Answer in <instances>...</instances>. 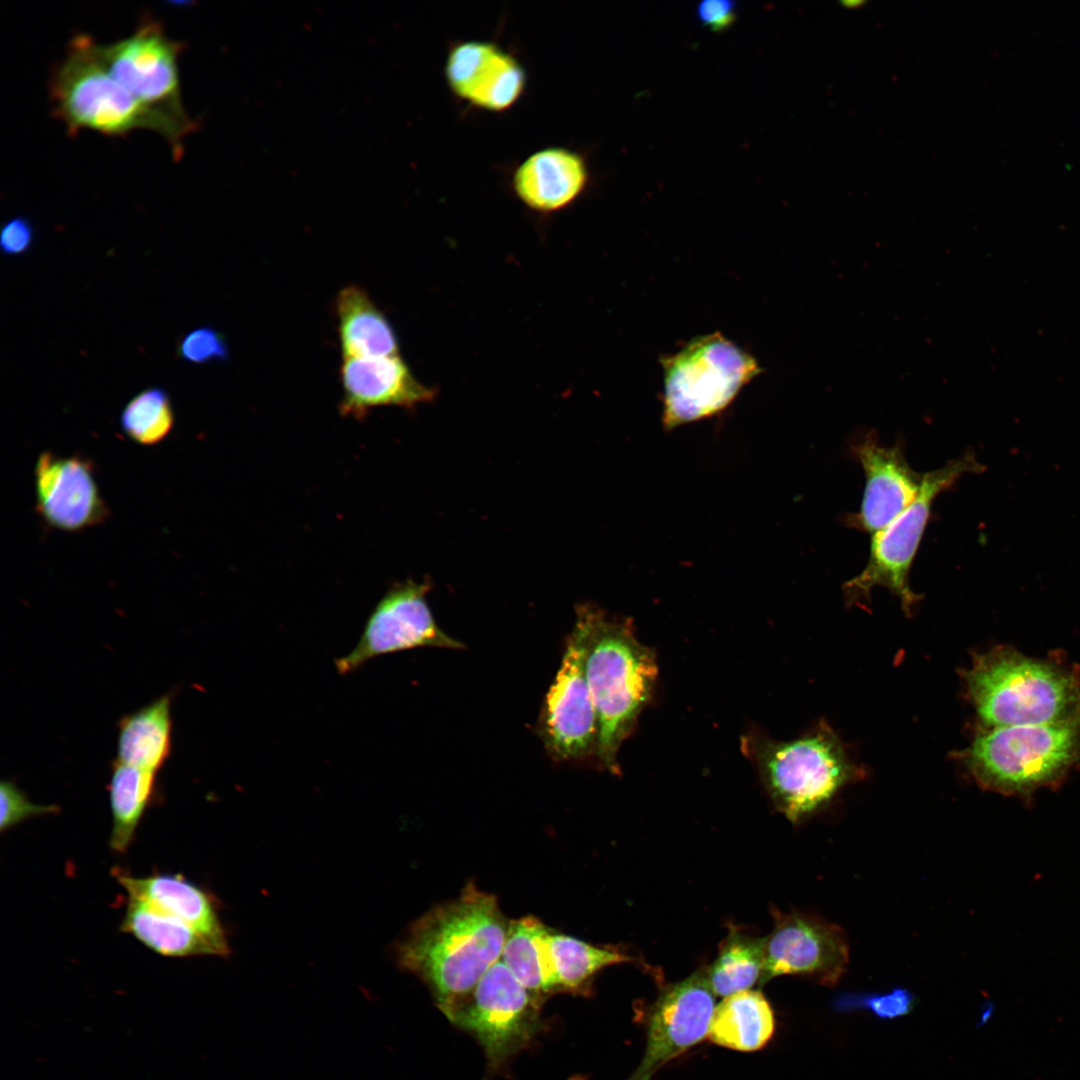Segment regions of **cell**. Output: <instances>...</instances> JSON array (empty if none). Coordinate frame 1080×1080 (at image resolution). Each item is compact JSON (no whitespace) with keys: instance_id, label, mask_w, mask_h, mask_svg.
Returning a JSON list of instances; mask_svg holds the SVG:
<instances>
[{"instance_id":"21","label":"cell","mask_w":1080,"mask_h":1080,"mask_svg":"<svg viewBox=\"0 0 1080 1080\" xmlns=\"http://www.w3.org/2000/svg\"><path fill=\"white\" fill-rule=\"evenodd\" d=\"M338 334L343 358L399 355L394 329L362 287L342 288L335 299Z\"/></svg>"},{"instance_id":"12","label":"cell","mask_w":1080,"mask_h":1080,"mask_svg":"<svg viewBox=\"0 0 1080 1080\" xmlns=\"http://www.w3.org/2000/svg\"><path fill=\"white\" fill-rule=\"evenodd\" d=\"M429 590L427 582L393 585L369 615L353 650L335 659L337 672L346 675L375 657L418 647L463 649L436 623L426 601Z\"/></svg>"},{"instance_id":"30","label":"cell","mask_w":1080,"mask_h":1080,"mask_svg":"<svg viewBox=\"0 0 1080 1080\" xmlns=\"http://www.w3.org/2000/svg\"><path fill=\"white\" fill-rule=\"evenodd\" d=\"M177 355L187 363L204 365L215 361H227L230 351L220 331L210 326H203L189 331L180 339Z\"/></svg>"},{"instance_id":"1","label":"cell","mask_w":1080,"mask_h":1080,"mask_svg":"<svg viewBox=\"0 0 1080 1080\" xmlns=\"http://www.w3.org/2000/svg\"><path fill=\"white\" fill-rule=\"evenodd\" d=\"M509 922L495 896L469 883L416 920L397 948L402 967L430 988L440 1009L465 996L502 953Z\"/></svg>"},{"instance_id":"17","label":"cell","mask_w":1080,"mask_h":1080,"mask_svg":"<svg viewBox=\"0 0 1080 1080\" xmlns=\"http://www.w3.org/2000/svg\"><path fill=\"white\" fill-rule=\"evenodd\" d=\"M445 74L455 95L490 111H503L522 94L526 75L520 63L491 42L467 41L448 54Z\"/></svg>"},{"instance_id":"3","label":"cell","mask_w":1080,"mask_h":1080,"mask_svg":"<svg viewBox=\"0 0 1080 1080\" xmlns=\"http://www.w3.org/2000/svg\"><path fill=\"white\" fill-rule=\"evenodd\" d=\"M970 699L992 727L1078 720L1080 691L1059 667L1001 649L979 655L965 672Z\"/></svg>"},{"instance_id":"25","label":"cell","mask_w":1080,"mask_h":1080,"mask_svg":"<svg viewBox=\"0 0 1080 1080\" xmlns=\"http://www.w3.org/2000/svg\"><path fill=\"white\" fill-rule=\"evenodd\" d=\"M120 930L163 956L217 955L189 924L139 899L129 897Z\"/></svg>"},{"instance_id":"10","label":"cell","mask_w":1080,"mask_h":1080,"mask_svg":"<svg viewBox=\"0 0 1080 1080\" xmlns=\"http://www.w3.org/2000/svg\"><path fill=\"white\" fill-rule=\"evenodd\" d=\"M542 1000L499 959L472 990L441 1011L478 1040L489 1065L497 1068L536 1035Z\"/></svg>"},{"instance_id":"23","label":"cell","mask_w":1080,"mask_h":1080,"mask_svg":"<svg viewBox=\"0 0 1080 1080\" xmlns=\"http://www.w3.org/2000/svg\"><path fill=\"white\" fill-rule=\"evenodd\" d=\"M773 1010L757 990L734 993L716 1005L708 1039L716 1045L751 1052L764 1047L774 1034Z\"/></svg>"},{"instance_id":"11","label":"cell","mask_w":1080,"mask_h":1080,"mask_svg":"<svg viewBox=\"0 0 1080 1080\" xmlns=\"http://www.w3.org/2000/svg\"><path fill=\"white\" fill-rule=\"evenodd\" d=\"M589 623L583 604L565 641L560 667L543 702L537 732L555 761L596 754L598 728L587 677Z\"/></svg>"},{"instance_id":"18","label":"cell","mask_w":1080,"mask_h":1080,"mask_svg":"<svg viewBox=\"0 0 1080 1080\" xmlns=\"http://www.w3.org/2000/svg\"><path fill=\"white\" fill-rule=\"evenodd\" d=\"M343 416L362 418L379 406L413 408L433 399V389L420 383L399 355L343 358L340 370Z\"/></svg>"},{"instance_id":"22","label":"cell","mask_w":1080,"mask_h":1080,"mask_svg":"<svg viewBox=\"0 0 1080 1080\" xmlns=\"http://www.w3.org/2000/svg\"><path fill=\"white\" fill-rule=\"evenodd\" d=\"M172 698L167 693L119 719L118 760L156 773L165 765L172 752Z\"/></svg>"},{"instance_id":"35","label":"cell","mask_w":1080,"mask_h":1080,"mask_svg":"<svg viewBox=\"0 0 1080 1080\" xmlns=\"http://www.w3.org/2000/svg\"><path fill=\"white\" fill-rule=\"evenodd\" d=\"M650 1078L651 1076L649 1075L634 1073L633 1076L628 1080H650Z\"/></svg>"},{"instance_id":"2","label":"cell","mask_w":1080,"mask_h":1080,"mask_svg":"<svg viewBox=\"0 0 1080 1080\" xmlns=\"http://www.w3.org/2000/svg\"><path fill=\"white\" fill-rule=\"evenodd\" d=\"M583 606L589 623L586 677L597 719L596 755L616 773L619 748L653 690L656 657L637 640L628 621Z\"/></svg>"},{"instance_id":"28","label":"cell","mask_w":1080,"mask_h":1080,"mask_svg":"<svg viewBox=\"0 0 1080 1080\" xmlns=\"http://www.w3.org/2000/svg\"><path fill=\"white\" fill-rule=\"evenodd\" d=\"M762 970L763 938L732 927L706 974L714 994L727 997L760 984Z\"/></svg>"},{"instance_id":"14","label":"cell","mask_w":1080,"mask_h":1080,"mask_svg":"<svg viewBox=\"0 0 1080 1080\" xmlns=\"http://www.w3.org/2000/svg\"><path fill=\"white\" fill-rule=\"evenodd\" d=\"M715 996L706 969L665 986L647 1009L645 1053L635 1073L651 1076L708 1038Z\"/></svg>"},{"instance_id":"20","label":"cell","mask_w":1080,"mask_h":1080,"mask_svg":"<svg viewBox=\"0 0 1080 1080\" xmlns=\"http://www.w3.org/2000/svg\"><path fill=\"white\" fill-rule=\"evenodd\" d=\"M587 180V167L579 154L553 147L532 154L517 168L513 188L530 208L550 212L574 201Z\"/></svg>"},{"instance_id":"34","label":"cell","mask_w":1080,"mask_h":1080,"mask_svg":"<svg viewBox=\"0 0 1080 1080\" xmlns=\"http://www.w3.org/2000/svg\"><path fill=\"white\" fill-rule=\"evenodd\" d=\"M702 24L712 31L728 28L736 19V3L729 0H705L697 7Z\"/></svg>"},{"instance_id":"5","label":"cell","mask_w":1080,"mask_h":1080,"mask_svg":"<svg viewBox=\"0 0 1080 1080\" xmlns=\"http://www.w3.org/2000/svg\"><path fill=\"white\" fill-rule=\"evenodd\" d=\"M1079 720L992 727L963 753L975 780L987 789L1028 792L1070 767L1079 752Z\"/></svg>"},{"instance_id":"32","label":"cell","mask_w":1080,"mask_h":1080,"mask_svg":"<svg viewBox=\"0 0 1080 1080\" xmlns=\"http://www.w3.org/2000/svg\"><path fill=\"white\" fill-rule=\"evenodd\" d=\"M58 810L56 805H39L28 799L26 794L10 780L0 782V831L18 825L19 823L40 815L54 814Z\"/></svg>"},{"instance_id":"26","label":"cell","mask_w":1080,"mask_h":1080,"mask_svg":"<svg viewBox=\"0 0 1080 1080\" xmlns=\"http://www.w3.org/2000/svg\"><path fill=\"white\" fill-rule=\"evenodd\" d=\"M156 774L117 758L112 762L108 785L112 812L109 844L114 852L125 853L131 845L145 811L155 799Z\"/></svg>"},{"instance_id":"33","label":"cell","mask_w":1080,"mask_h":1080,"mask_svg":"<svg viewBox=\"0 0 1080 1080\" xmlns=\"http://www.w3.org/2000/svg\"><path fill=\"white\" fill-rule=\"evenodd\" d=\"M34 238L32 222L25 216H15L7 220L1 228V252L9 257L21 256L31 249Z\"/></svg>"},{"instance_id":"8","label":"cell","mask_w":1080,"mask_h":1080,"mask_svg":"<svg viewBox=\"0 0 1080 1080\" xmlns=\"http://www.w3.org/2000/svg\"><path fill=\"white\" fill-rule=\"evenodd\" d=\"M973 453L953 459L923 475L916 499L883 530L872 535L870 555L864 569L843 586L846 600L858 602L882 586L910 613L920 596L909 585L912 562L928 524L934 500L950 489L964 474L982 471Z\"/></svg>"},{"instance_id":"6","label":"cell","mask_w":1080,"mask_h":1080,"mask_svg":"<svg viewBox=\"0 0 1080 1080\" xmlns=\"http://www.w3.org/2000/svg\"><path fill=\"white\" fill-rule=\"evenodd\" d=\"M661 363L666 430L722 411L761 372L753 356L719 332L694 338Z\"/></svg>"},{"instance_id":"9","label":"cell","mask_w":1080,"mask_h":1080,"mask_svg":"<svg viewBox=\"0 0 1080 1080\" xmlns=\"http://www.w3.org/2000/svg\"><path fill=\"white\" fill-rule=\"evenodd\" d=\"M183 43L170 39L162 26L144 20L129 37L95 42V51L109 73L146 109L163 119L179 145L197 127L181 99L178 58Z\"/></svg>"},{"instance_id":"13","label":"cell","mask_w":1080,"mask_h":1080,"mask_svg":"<svg viewBox=\"0 0 1080 1080\" xmlns=\"http://www.w3.org/2000/svg\"><path fill=\"white\" fill-rule=\"evenodd\" d=\"M774 927L763 938V970L759 985L782 975L814 978L834 986L846 971L849 944L839 926L817 916L775 910Z\"/></svg>"},{"instance_id":"24","label":"cell","mask_w":1080,"mask_h":1080,"mask_svg":"<svg viewBox=\"0 0 1080 1080\" xmlns=\"http://www.w3.org/2000/svg\"><path fill=\"white\" fill-rule=\"evenodd\" d=\"M551 931L533 916L509 922L500 957L525 988L543 999L560 992L549 950Z\"/></svg>"},{"instance_id":"16","label":"cell","mask_w":1080,"mask_h":1080,"mask_svg":"<svg viewBox=\"0 0 1080 1080\" xmlns=\"http://www.w3.org/2000/svg\"><path fill=\"white\" fill-rule=\"evenodd\" d=\"M851 450L863 468L865 487L859 510L848 523L873 535L916 499L924 474L910 467L900 446H885L872 432L856 440Z\"/></svg>"},{"instance_id":"31","label":"cell","mask_w":1080,"mask_h":1080,"mask_svg":"<svg viewBox=\"0 0 1080 1080\" xmlns=\"http://www.w3.org/2000/svg\"><path fill=\"white\" fill-rule=\"evenodd\" d=\"M914 995L901 988L886 994H846L839 996L836 1007L840 1010L868 1009L881 1018H895L908 1014L914 1007Z\"/></svg>"},{"instance_id":"29","label":"cell","mask_w":1080,"mask_h":1080,"mask_svg":"<svg viewBox=\"0 0 1080 1080\" xmlns=\"http://www.w3.org/2000/svg\"><path fill=\"white\" fill-rule=\"evenodd\" d=\"M175 421L168 392L149 387L137 393L123 408L120 426L123 433L140 445H155L171 432Z\"/></svg>"},{"instance_id":"27","label":"cell","mask_w":1080,"mask_h":1080,"mask_svg":"<svg viewBox=\"0 0 1080 1080\" xmlns=\"http://www.w3.org/2000/svg\"><path fill=\"white\" fill-rule=\"evenodd\" d=\"M549 950L560 992L575 994L590 992L592 979L602 969L635 961L616 947L596 946L553 930Z\"/></svg>"},{"instance_id":"15","label":"cell","mask_w":1080,"mask_h":1080,"mask_svg":"<svg viewBox=\"0 0 1080 1080\" xmlns=\"http://www.w3.org/2000/svg\"><path fill=\"white\" fill-rule=\"evenodd\" d=\"M36 510L48 526L76 532L99 525L109 511L92 463L43 451L34 467Z\"/></svg>"},{"instance_id":"7","label":"cell","mask_w":1080,"mask_h":1080,"mask_svg":"<svg viewBox=\"0 0 1080 1080\" xmlns=\"http://www.w3.org/2000/svg\"><path fill=\"white\" fill-rule=\"evenodd\" d=\"M760 772L776 808L797 823L824 808L862 773L825 725L790 742H767L757 752Z\"/></svg>"},{"instance_id":"19","label":"cell","mask_w":1080,"mask_h":1080,"mask_svg":"<svg viewBox=\"0 0 1080 1080\" xmlns=\"http://www.w3.org/2000/svg\"><path fill=\"white\" fill-rule=\"evenodd\" d=\"M116 879L129 897L144 901L197 930L209 941L217 956L230 953L215 900L204 889L179 874L133 877L119 872Z\"/></svg>"},{"instance_id":"4","label":"cell","mask_w":1080,"mask_h":1080,"mask_svg":"<svg viewBox=\"0 0 1080 1080\" xmlns=\"http://www.w3.org/2000/svg\"><path fill=\"white\" fill-rule=\"evenodd\" d=\"M95 40L80 34L52 72L49 90L53 113L70 135L94 130L123 136L137 129L159 133L174 159L183 154L170 126L139 103L106 69L95 51Z\"/></svg>"}]
</instances>
